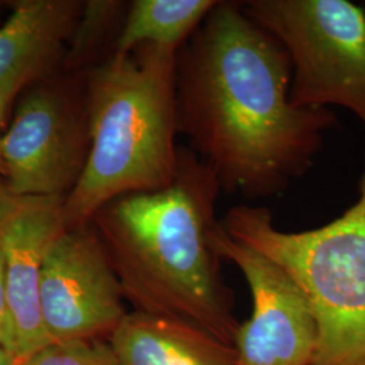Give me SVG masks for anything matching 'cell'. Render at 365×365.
I'll use <instances>...</instances> for the list:
<instances>
[{
  "instance_id": "cell-16",
  "label": "cell",
  "mask_w": 365,
  "mask_h": 365,
  "mask_svg": "<svg viewBox=\"0 0 365 365\" xmlns=\"http://www.w3.org/2000/svg\"><path fill=\"white\" fill-rule=\"evenodd\" d=\"M22 199L13 195L7 184L0 182V233L7 221L19 209Z\"/></svg>"
},
{
  "instance_id": "cell-7",
  "label": "cell",
  "mask_w": 365,
  "mask_h": 365,
  "mask_svg": "<svg viewBox=\"0 0 365 365\" xmlns=\"http://www.w3.org/2000/svg\"><path fill=\"white\" fill-rule=\"evenodd\" d=\"M222 260L244 274L252 294V314L235 333V365H310L317 327L298 284L276 262L235 241L222 227L212 232Z\"/></svg>"
},
{
  "instance_id": "cell-3",
  "label": "cell",
  "mask_w": 365,
  "mask_h": 365,
  "mask_svg": "<svg viewBox=\"0 0 365 365\" xmlns=\"http://www.w3.org/2000/svg\"><path fill=\"white\" fill-rule=\"evenodd\" d=\"M176 54L143 45L93 69L88 83V155L64 200L68 229L119 196L168 187L176 178Z\"/></svg>"
},
{
  "instance_id": "cell-9",
  "label": "cell",
  "mask_w": 365,
  "mask_h": 365,
  "mask_svg": "<svg viewBox=\"0 0 365 365\" xmlns=\"http://www.w3.org/2000/svg\"><path fill=\"white\" fill-rule=\"evenodd\" d=\"M66 229L64 197H25L0 233L13 351L24 361L51 344L41 314V272L51 242Z\"/></svg>"
},
{
  "instance_id": "cell-1",
  "label": "cell",
  "mask_w": 365,
  "mask_h": 365,
  "mask_svg": "<svg viewBox=\"0 0 365 365\" xmlns=\"http://www.w3.org/2000/svg\"><path fill=\"white\" fill-rule=\"evenodd\" d=\"M283 45L244 11L218 1L176 54L178 131L222 191L248 199L283 194L303 178L339 126L329 108L289 101Z\"/></svg>"
},
{
  "instance_id": "cell-6",
  "label": "cell",
  "mask_w": 365,
  "mask_h": 365,
  "mask_svg": "<svg viewBox=\"0 0 365 365\" xmlns=\"http://www.w3.org/2000/svg\"><path fill=\"white\" fill-rule=\"evenodd\" d=\"M41 314L49 342L110 334L126 317L123 291L103 242L83 229H66L45 253Z\"/></svg>"
},
{
  "instance_id": "cell-4",
  "label": "cell",
  "mask_w": 365,
  "mask_h": 365,
  "mask_svg": "<svg viewBox=\"0 0 365 365\" xmlns=\"http://www.w3.org/2000/svg\"><path fill=\"white\" fill-rule=\"evenodd\" d=\"M237 235L283 268L309 302L317 327L310 365H365V202L303 232L280 230L269 210H256Z\"/></svg>"
},
{
  "instance_id": "cell-10",
  "label": "cell",
  "mask_w": 365,
  "mask_h": 365,
  "mask_svg": "<svg viewBox=\"0 0 365 365\" xmlns=\"http://www.w3.org/2000/svg\"><path fill=\"white\" fill-rule=\"evenodd\" d=\"M78 3L22 0L0 26V90L11 99L57 57L75 27Z\"/></svg>"
},
{
  "instance_id": "cell-5",
  "label": "cell",
  "mask_w": 365,
  "mask_h": 365,
  "mask_svg": "<svg viewBox=\"0 0 365 365\" xmlns=\"http://www.w3.org/2000/svg\"><path fill=\"white\" fill-rule=\"evenodd\" d=\"M244 11L287 51L289 101L349 110L365 126V10L348 0H247Z\"/></svg>"
},
{
  "instance_id": "cell-14",
  "label": "cell",
  "mask_w": 365,
  "mask_h": 365,
  "mask_svg": "<svg viewBox=\"0 0 365 365\" xmlns=\"http://www.w3.org/2000/svg\"><path fill=\"white\" fill-rule=\"evenodd\" d=\"M22 365H120L110 342L72 339L52 342L27 357Z\"/></svg>"
},
{
  "instance_id": "cell-2",
  "label": "cell",
  "mask_w": 365,
  "mask_h": 365,
  "mask_svg": "<svg viewBox=\"0 0 365 365\" xmlns=\"http://www.w3.org/2000/svg\"><path fill=\"white\" fill-rule=\"evenodd\" d=\"M221 192L209 165L180 146L172 184L119 196L93 218L135 312L180 321L233 346L240 327L235 294L211 237Z\"/></svg>"
},
{
  "instance_id": "cell-13",
  "label": "cell",
  "mask_w": 365,
  "mask_h": 365,
  "mask_svg": "<svg viewBox=\"0 0 365 365\" xmlns=\"http://www.w3.org/2000/svg\"><path fill=\"white\" fill-rule=\"evenodd\" d=\"M123 10L125 3L122 1H87L83 7V14L78 19V26L73 33L68 63L76 66L84 61V58L92 51H95L106 34L111 31Z\"/></svg>"
},
{
  "instance_id": "cell-12",
  "label": "cell",
  "mask_w": 365,
  "mask_h": 365,
  "mask_svg": "<svg viewBox=\"0 0 365 365\" xmlns=\"http://www.w3.org/2000/svg\"><path fill=\"white\" fill-rule=\"evenodd\" d=\"M220 0H135L129 6L114 45L128 56L143 45L179 52Z\"/></svg>"
},
{
  "instance_id": "cell-17",
  "label": "cell",
  "mask_w": 365,
  "mask_h": 365,
  "mask_svg": "<svg viewBox=\"0 0 365 365\" xmlns=\"http://www.w3.org/2000/svg\"><path fill=\"white\" fill-rule=\"evenodd\" d=\"M24 360L18 357L13 351L0 345V365H22Z\"/></svg>"
},
{
  "instance_id": "cell-15",
  "label": "cell",
  "mask_w": 365,
  "mask_h": 365,
  "mask_svg": "<svg viewBox=\"0 0 365 365\" xmlns=\"http://www.w3.org/2000/svg\"><path fill=\"white\" fill-rule=\"evenodd\" d=\"M0 345L13 351V321H11V313H10L7 291H6L4 259H3L1 250H0Z\"/></svg>"
},
{
  "instance_id": "cell-8",
  "label": "cell",
  "mask_w": 365,
  "mask_h": 365,
  "mask_svg": "<svg viewBox=\"0 0 365 365\" xmlns=\"http://www.w3.org/2000/svg\"><path fill=\"white\" fill-rule=\"evenodd\" d=\"M87 155L81 125L48 90L27 93L0 144L7 187L19 199L63 197L78 182Z\"/></svg>"
},
{
  "instance_id": "cell-11",
  "label": "cell",
  "mask_w": 365,
  "mask_h": 365,
  "mask_svg": "<svg viewBox=\"0 0 365 365\" xmlns=\"http://www.w3.org/2000/svg\"><path fill=\"white\" fill-rule=\"evenodd\" d=\"M108 342L120 365H235L232 345L155 314H126Z\"/></svg>"
},
{
  "instance_id": "cell-18",
  "label": "cell",
  "mask_w": 365,
  "mask_h": 365,
  "mask_svg": "<svg viewBox=\"0 0 365 365\" xmlns=\"http://www.w3.org/2000/svg\"><path fill=\"white\" fill-rule=\"evenodd\" d=\"M13 99L7 95V93H4V92L0 90V128H1V125H3V119H4V115H6V111H7V106L9 103L11 102ZM1 134H0V144H1ZM0 172L3 173V164H1V157H0Z\"/></svg>"
}]
</instances>
